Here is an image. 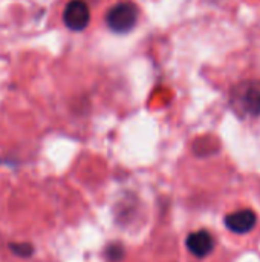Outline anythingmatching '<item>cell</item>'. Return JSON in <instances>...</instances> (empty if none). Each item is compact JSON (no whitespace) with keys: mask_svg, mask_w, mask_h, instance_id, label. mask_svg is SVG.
I'll list each match as a JSON object with an SVG mask.
<instances>
[{"mask_svg":"<svg viewBox=\"0 0 260 262\" xmlns=\"http://www.w3.org/2000/svg\"><path fill=\"white\" fill-rule=\"evenodd\" d=\"M63 21L72 31H83L89 26L90 9L84 0H70L64 6Z\"/></svg>","mask_w":260,"mask_h":262,"instance_id":"3","label":"cell"},{"mask_svg":"<svg viewBox=\"0 0 260 262\" xmlns=\"http://www.w3.org/2000/svg\"><path fill=\"white\" fill-rule=\"evenodd\" d=\"M107 255L110 256V259H112V261H120V259L124 256V250H123V247H121V246L113 244L112 247H109Z\"/></svg>","mask_w":260,"mask_h":262,"instance_id":"7","label":"cell"},{"mask_svg":"<svg viewBox=\"0 0 260 262\" xmlns=\"http://www.w3.org/2000/svg\"><path fill=\"white\" fill-rule=\"evenodd\" d=\"M9 250H11L14 255L20 256V258H28V256H31L32 252H34L32 246L28 244V243H14V244H9Z\"/></svg>","mask_w":260,"mask_h":262,"instance_id":"6","label":"cell"},{"mask_svg":"<svg viewBox=\"0 0 260 262\" xmlns=\"http://www.w3.org/2000/svg\"><path fill=\"white\" fill-rule=\"evenodd\" d=\"M224 223L230 232H233L236 235H247L256 227L257 215L251 209H242L239 212H233V213L227 215Z\"/></svg>","mask_w":260,"mask_h":262,"instance_id":"4","label":"cell"},{"mask_svg":"<svg viewBox=\"0 0 260 262\" xmlns=\"http://www.w3.org/2000/svg\"><path fill=\"white\" fill-rule=\"evenodd\" d=\"M138 8L132 2H118L106 14V23L109 29L116 34L130 32L138 23Z\"/></svg>","mask_w":260,"mask_h":262,"instance_id":"2","label":"cell"},{"mask_svg":"<svg viewBox=\"0 0 260 262\" xmlns=\"http://www.w3.org/2000/svg\"><path fill=\"white\" fill-rule=\"evenodd\" d=\"M230 106L241 118L260 117V80H245L230 94Z\"/></svg>","mask_w":260,"mask_h":262,"instance_id":"1","label":"cell"},{"mask_svg":"<svg viewBox=\"0 0 260 262\" xmlns=\"http://www.w3.org/2000/svg\"><path fill=\"white\" fill-rule=\"evenodd\" d=\"M185 246L193 256L205 258L215 249V238L207 230H198V232H193L187 236Z\"/></svg>","mask_w":260,"mask_h":262,"instance_id":"5","label":"cell"}]
</instances>
